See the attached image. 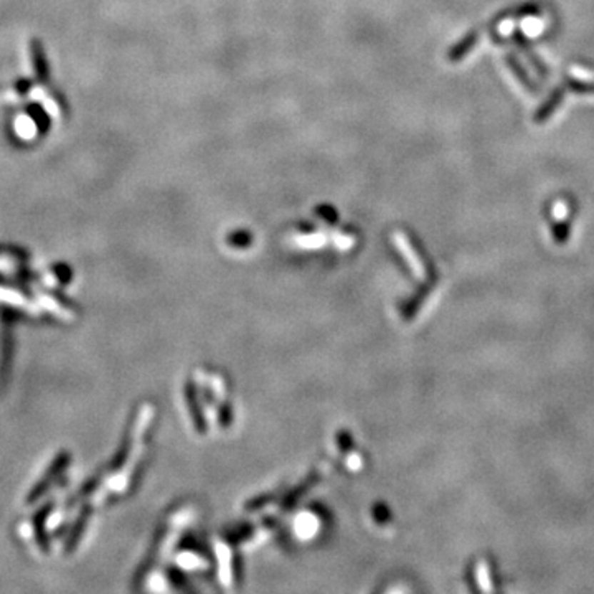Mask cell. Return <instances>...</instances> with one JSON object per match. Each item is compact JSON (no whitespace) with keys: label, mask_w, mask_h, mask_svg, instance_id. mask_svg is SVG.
Returning <instances> with one entry per match:
<instances>
[{"label":"cell","mask_w":594,"mask_h":594,"mask_svg":"<svg viewBox=\"0 0 594 594\" xmlns=\"http://www.w3.org/2000/svg\"><path fill=\"white\" fill-rule=\"evenodd\" d=\"M25 113L30 116L31 121H34L36 131H39V134L41 137H45L46 134H49L51 129V119L44 106H41L40 103H29L25 106Z\"/></svg>","instance_id":"obj_2"},{"label":"cell","mask_w":594,"mask_h":594,"mask_svg":"<svg viewBox=\"0 0 594 594\" xmlns=\"http://www.w3.org/2000/svg\"><path fill=\"white\" fill-rule=\"evenodd\" d=\"M570 88L576 93H591V94H594V84H585L581 81H571Z\"/></svg>","instance_id":"obj_12"},{"label":"cell","mask_w":594,"mask_h":594,"mask_svg":"<svg viewBox=\"0 0 594 594\" xmlns=\"http://www.w3.org/2000/svg\"><path fill=\"white\" fill-rule=\"evenodd\" d=\"M561 99H563V93H561V89H558V91H555L553 94H551L550 99L546 101V103L542 106V109H540L538 113H537V116H535V119H537V123H543V121L548 119L550 116L553 114V111L556 108H558V104L561 103Z\"/></svg>","instance_id":"obj_5"},{"label":"cell","mask_w":594,"mask_h":594,"mask_svg":"<svg viewBox=\"0 0 594 594\" xmlns=\"http://www.w3.org/2000/svg\"><path fill=\"white\" fill-rule=\"evenodd\" d=\"M178 563L183 565V566H187V568H192V566L200 565V558H197V556H192L190 553H187V555L180 556Z\"/></svg>","instance_id":"obj_13"},{"label":"cell","mask_w":594,"mask_h":594,"mask_svg":"<svg viewBox=\"0 0 594 594\" xmlns=\"http://www.w3.org/2000/svg\"><path fill=\"white\" fill-rule=\"evenodd\" d=\"M317 520L311 513H301V517L296 520V530L302 538H309L316 533L317 530Z\"/></svg>","instance_id":"obj_4"},{"label":"cell","mask_w":594,"mask_h":594,"mask_svg":"<svg viewBox=\"0 0 594 594\" xmlns=\"http://www.w3.org/2000/svg\"><path fill=\"white\" fill-rule=\"evenodd\" d=\"M543 29V22H540L538 19H528L523 22V30L525 34L528 35H538Z\"/></svg>","instance_id":"obj_9"},{"label":"cell","mask_w":594,"mask_h":594,"mask_svg":"<svg viewBox=\"0 0 594 594\" xmlns=\"http://www.w3.org/2000/svg\"><path fill=\"white\" fill-rule=\"evenodd\" d=\"M512 30H513V22H512V20H507V22H502L500 26H498V31H500L502 35H508Z\"/></svg>","instance_id":"obj_15"},{"label":"cell","mask_w":594,"mask_h":594,"mask_svg":"<svg viewBox=\"0 0 594 594\" xmlns=\"http://www.w3.org/2000/svg\"><path fill=\"white\" fill-rule=\"evenodd\" d=\"M568 215V205L565 203V201H556V203L553 205V216L555 218H558V220H563L565 216Z\"/></svg>","instance_id":"obj_11"},{"label":"cell","mask_w":594,"mask_h":594,"mask_svg":"<svg viewBox=\"0 0 594 594\" xmlns=\"http://www.w3.org/2000/svg\"><path fill=\"white\" fill-rule=\"evenodd\" d=\"M475 40H477V35L472 34V35L468 36V39L460 41V44L453 50V53H450V60H460V58H463L465 53H468L472 49V46H474Z\"/></svg>","instance_id":"obj_6"},{"label":"cell","mask_w":594,"mask_h":594,"mask_svg":"<svg viewBox=\"0 0 594 594\" xmlns=\"http://www.w3.org/2000/svg\"><path fill=\"white\" fill-rule=\"evenodd\" d=\"M395 243H398V246L401 248V253L405 254V258L408 259V261H410V264H411V268H413V271H415V274L420 279H423V276H424V266L420 263V259L416 258V254L413 253V251H415V249L411 248V245L408 246L405 236L400 235V233H396V235H395Z\"/></svg>","instance_id":"obj_3"},{"label":"cell","mask_w":594,"mask_h":594,"mask_svg":"<svg viewBox=\"0 0 594 594\" xmlns=\"http://www.w3.org/2000/svg\"><path fill=\"white\" fill-rule=\"evenodd\" d=\"M479 575H480V583H482V590H492V585H490V571L487 570V566L482 563L479 566Z\"/></svg>","instance_id":"obj_10"},{"label":"cell","mask_w":594,"mask_h":594,"mask_svg":"<svg viewBox=\"0 0 594 594\" xmlns=\"http://www.w3.org/2000/svg\"><path fill=\"white\" fill-rule=\"evenodd\" d=\"M30 51H31V63H34L35 79L40 84H49L51 79V73H50L49 58H46L44 44H41L39 39H34L30 44Z\"/></svg>","instance_id":"obj_1"},{"label":"cell","mask_w":594,"mask_h":594,"mask_svg":"<svg viewBox=\"0 0 594 594\" xmlns=\"http://www.w3.org/2000/svg\"><path fill=\"white\" fill-rule=\"evenodd\" d=\"M31 86H34V81H31L30 78H19L17 81L14 83L15 91H17V93H19V96H22V98H25L26 94L30 93Z\"/></svg>","instance_id":"obj_8"},{"label":"cell","mask_w":594,"mask_h":594,"mask_svg":"<svg viewBox=\"0 0 594 594\" xmlns=\"http://www.w3.org/2000/svg\"><path fill=\"white\" fill-rule=\"evenodd\" d=\"M218 558H220V566H221V578L226 583V585H230V551L226 548H223V546H218Z\"/></svg>","instance_id":"obj_7"},{"label":"cell","mask_w":594,"mask_h":594,"mask_svg":"<svg viewBox=\"0 0 594 594\" xmlns=\"http://www.w3.org/2000/svg\"><path fill=\"white\" fill-rule=\"evenodd\" d=\"M508 63H510V68H512V70L515 71V73L518 74V76H520V81H523L525 84H527V86H530V81L527 79V76H525V73L522 71V68H520L518 63H517V61H513L512 58H508Z\"/></svg>","instance_id":"obj_14"}]
</instances>
